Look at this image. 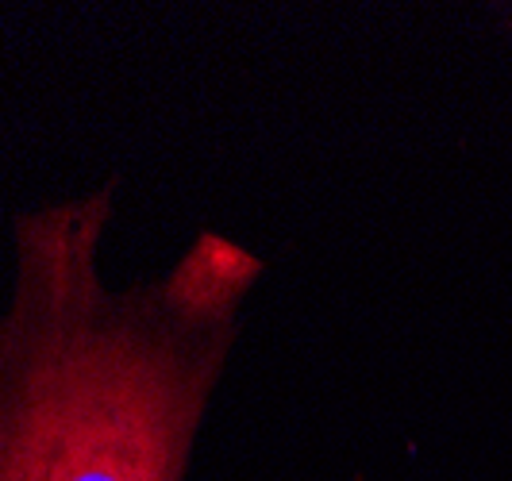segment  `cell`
Returning a JSON list of instances; mask_svg holds the SVG:
<instances>
[{
  "label": "cell",
  "mask_w": 512,
  "mask_h": 481,
  "mask_svg": "<svg viewBox=\"0 0 512 481\" xmlns=\"http://www.w3.org/2000/svg\"><path fill=\"white\" fill-rule=\"evenodd\" d=\"M108 181L12 220L0 308V481H185L262 258L216 231L158 281L112 289Z\"/></svg>",
  "instance_id": "cell-1"
}]
</instances>
